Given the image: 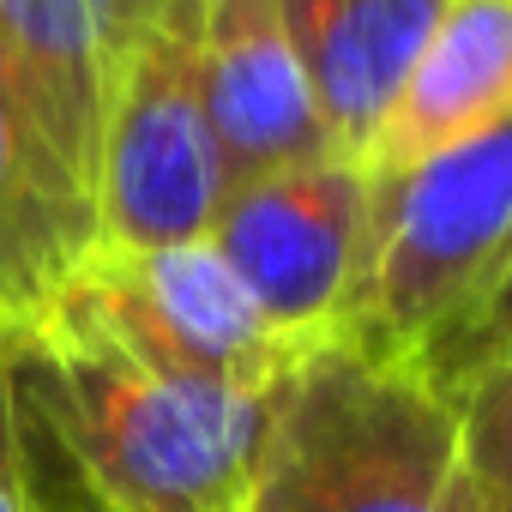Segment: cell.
Wrapping results in <instances>:
<instances>
[{"instance_id": "obj_15", "label": "cell", "mask_w": 512, "mask_h": 512, "mask_svg": "<svg viewBox=\"0 0 512 512\" xmlns=\"http://www.w3.org/2000/svg\"><path fill=\"white\" fill-rule=\"evenodd\" d=\"M31 512H37V506H31Z\"/></svg>"}, {"instance_id": "obj_8", "label": "cell", "mask_w": 512, "mask_h": 512, "mask_svg": "<svg viewBox=\"0 0 512 512\" xmlns=\"http://www.w3.org/2000/svg\"><path fill=\"white\" fill-rule=\"evenodd\" d=\"M199 85L229 187L332 157L278 0H199Z\"/></svg>"}, {"instance_id": "obj_14", "label": "cell", "mask_w": 512, "mask_h": 512, "mask_svg": "<svg viewBox=\"0 0 512 512\" xmlns=\"http://www.w3.org/2000/svg\"><path fill=\"white\" fill-rule=\"evenodd\" d=\"M0 512H31V482H25V452H19L7 374H0Z\"/></svg>"}, {"instance_id": "obj_1", "label": "cell", "mask_w": 512, "mask_h": 512, "mask_svg": "<svg viewBox=\"0 0 512 512\" xmlns=\"http://www.w3.org/2000/svg\"><path fill=\"white\" fill-rule=\"evenodd\" d=\"M0 374L37 512H247L272 392L163 374L55 308Z\"/></svg>"}, {"instance_id": "obj_13", "label": "cell", "mask_w": 512, "mask_h": 512, "mask_svg": "<svg viewBox=\"0 0 512 512\" xmlns=\"http://www.w3.org/2000/svg\"><path fill=\"white\" fill-rule=\"evenodd\" d=\"M512 350V266H506V278H500V290L488 296V308L476 314V326L458 338V350L434 368V380L446 386V392H458L482 362H494V356H506Z\"/></svg>"}, {"instance_id": "obj_4", "label": "cell", "mask_w": 512, "mask_h": 512, "mask_svg": "<svg viewBox=\"0 0 512 512\" xmlns=\"http://www.w3.org/2000/svg\"><path fill=\"white\" fill-rule=\"evenodd\" d=\"M91 199L103 247H175L211 235L229 175L199 85V0H169L121 73Z\"/></svg>"}, {"instance_id": "obj_7", "label": "cell", "mask_w": 512, "mask_h": 512, "mask_svg": "<svg viewBox=\"0 0 512 512\" xmlns=\"http://www.w3.org/2000/svg\"><path fill=\"white\" fill-rule=\"evenodd\" d=\"M169 0H0V103L91 187L121 73Z\"/></svg>"}, {"instance_id": "obj_10", "label": "cell", "mask_w": 512, "mask_h": 512, "mask_svg": "<svg viewBox=\"0 0 512 512\" xmlns=\"http://www.w3.org/2000/svg\"><path fill=\"white\" fill-rule=\"evenodd\" d=\"M97 247L91 187L0 103V350L67 296Z\"/></svg>"}, {"instance_id": "obj_6", "label": "cell", "mask_w": 512, "mask_h": 512, "mask_svg": "<svg viewBox=\"0 0 512 512\" xmlns=\"http://www.w3.org/2000/svg\"><path fill=\"white\" fill-rule=\"evenodd\" d=\"M374 229V181L350 157H308L229 187L211 247L290 344L344 332Z\"/></svg>"}, {"instance_id": "obj_12", "label": "cell", "mask_w": 512, "mask_h": 512, "mask_svg": "<svg viewBox=\"0 0 512 512\" xmlns=\"http://www.w3.org/2000/svg\"><path fill=\"white\" fill-rule=\"evenodd\" d=\"M452 398H458V458L476 512H512V350L482 362Z\"/></svg>"}, {"instance_id": "obj_5", "label": "cell", "mask_w": 512, "mask_h": 512, "mask_svg": "<svg viewBox=\"0 0 512 512\" xmlns=\"http://www.w3.org/2000/svg\"><path fill=\"white\" fill-rule=\"evenodd\" d=\"M55 314L103 332L163 374L235 392H278L284 374L302 362V344H290L253 308L211 241L97 247Z\"/></svg>"}, {"instance_id": "obj_9", "label": "cell", "mask_w": 512, "mask_h": 512, "mask_svg": "<svg viewBox=\"0 0 512 512\" xmlns=\"http://www.w3.org/2000/svg\"><path fill=\"white\" fill-rule=\"evenodd\" d=\"M332 157L368 163L446 0H278Z\"/></svg>"}, {"instance_id": "obj_2", "label": "cell", "mask_w": 512, "mask_h": 512, "mask_svg": "<svg viewBox=\"0 0 512 512\" xmlns=\"http://www.w3.org/2000/svg\"><path fill=\"white\" fill-rule=\"evenodd\" d=\"M247 512H476L458 398L356 332L320 338L272 392Z\"/></svg>"}, {"instance_id": "obj_11", "label": "cell", "mask_w": 512, "mask_h": 512, "mask_svg": "<svg viewBox=\"0 0 512 512\" xmlns=\"http://www.w3.org/2000/svg\"><path fill=\"white\" fill-rule=\"evenodd\" d=\"M500 121H512V0H446L362 169L398 175Z\"/></svg>"}, {"instance_id": "obj_3", "label": "cell", "mask_w": 512, "mask_h": 512, "mask_svg": "<svg viewBox=\"0 0 512 512\" xmlns=\"http://www.w3.org/2000/svg\"><path fill=\"white\" fill-rule=\"evenodd\" d=\"M368 181L374 229L344 332L434 374L512 266V121Z\"/></svg>"}]
</instances>
